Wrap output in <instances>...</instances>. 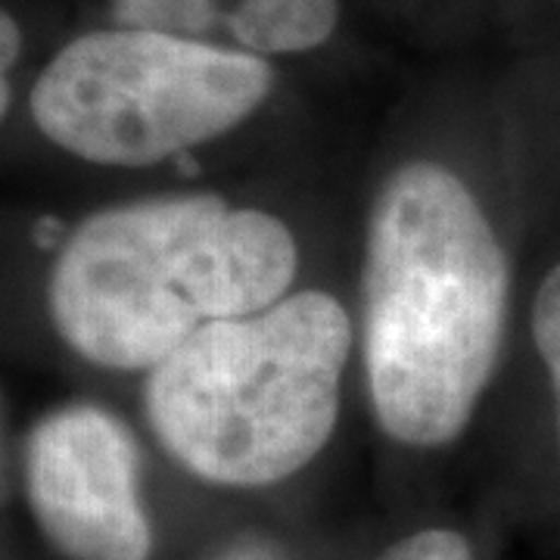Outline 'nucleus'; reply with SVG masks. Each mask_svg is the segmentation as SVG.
I'll return each instance as SVG.
<instances>
[{
	"instance_id": "obj_1",
	"label": "nucleus",
	"mask_w": 560,
	"mask_h": 560,
	"mask_svg": "<svg viewBox=\"0 0 560 560\" xmlns=\"http://www.w3.org/2000/svg\"><path fill=\"white\" fill-rule=\"evenodd\" d=\"M361 302L364 383L383 433L423 452L458 440L499 364L511 265L448 165L405 162L383 180Z\"/></svg>"
},
{
	"instance_id": "obj_2",
	"label": "nucleus",
	"mask_w": 560,
	"mask_h": 560,
	"mask_svg": "<svg viewBox=\"0 0 560 560\" xmlns=\"http://www.w3.org/2000/svg\"><path fill=\"white\" fill-rule=\"evenodd\" d=\"M296 268L278 215L219 194H172L81 221L54 259L47 308L75 355L150 374L209 324L290 296Z\"/></svg>"
},
{
	"instance_id": "obj_3",
	"label": "nucleus",
	"mask_w": 560,
	"mask_h": 560,
	"mask_svg": "<svg viewBox=\"0 0 560 560\" xmlns=\"http://www.w3.org/2000/svg\"><path fill=\"white\" fill-rule=\"evenodd\" d=\"M352 342L346 305L324 290L209 324L147 374L150 430L194 480L231 492L271 489L334 436Z\"/></svg>"
},
{
	"instance_id": "obj_4",
	"label": "nucleus",
	"mask_w": 560,
	"mask_h": 560,
	"mask_svg": "<svg viewBox=\"0 0 560 560\" xmlns=\"http://www.w3.org/2000/svg\"><path fill=\"white\" fill-rule=\"evenodd\" d=\"M265 57L200 38L106 28L69 40L32 88L44 138L69 156L147 168L234 131L271 94Z\"/></svg>"
},
{
	"instance_id": "obj_5",
	"label": "nucleus",
	"mask_w": 560,
	"mask_h": 560,
	"mask_svg": "<svg viewBox=\"0 0 560 560\" xmlns=\"http://www.w3.org/2000/svg\"><path fill=\"white\" fill-rule=\"evenodd\" d=\"M22 486L38 536L62 560L156 555L138 442L97 405H62L32 427Z\"/></svg>"
},
{
	"instance_id": "obj_6",
	"label": "nucleus",
	"mask_w": 560,
	"mask_h": 560,
	"mask_svg": "<svg viewBox=\"0 0 560 560\" xmlns=\"http://www.w3.org/2000/svg\"><path fill=\"white\" fill-rule=\"evenodd\" d=\"M340 22V0H241L231 35L246 54H305L320 47Z\"/></svg>"
},
{
	"instance_id": "obj_7",
	"label": "nucleus",
	"mask_w": 560,
	"mask_h": 560,
	"mask_svg": "<svg viewBox=\"0 0 560 560\" xmlns=\"http://www.w3.org/2000/svg\"><path fill=\"white\" fill-rule=\"evenodd\" d=\"M119 28L200 38L219 20L215 0H113Z\"/></svg>"
},
{
	"instance_id": "obj_8",
	"label": "nucleus",
	"mask_w": 560,
	"mask_h": 560,
	"mask_svg": "<svg viewBox=\"0 0 560 560\" xmlns=\"http://www.w3.org/2000/svg\"><path fill=\"white\" fill-rule=\"evenodd\" d=\"M533 342L548 371L555 393V430L560 452V265H555L536 290L533 300Z\"/></svg>"
},
{
	"instance_id": "obj_9",
	"label": "nucleus",
	"mask_w": 560,
	"mask_h": 560,
	"mask_svg": "<svg viewBox=\"0 0 560 560\" xmlns=\"http://www.w3.org/2000/svg\"><path fill=\"white\" fill-rule=\"evenodd\" d=\"M374 560H480L477 545L458 526L430 523L389 541Z\"/></svg>"
},
{
	"instance_id": "obj_10",
	"label": "nucleus",
	"mask_w": 560,
	"mask_h": 560,
	"mask_svg": "<svg viewBox=\"0 0 560 560\" xmlns=\"http://www.w3.org/2000/svg\"><path fill=\"white\" fill-rule=\"evenodd\" d=\"M206 560H293V551L275 536L246 533V536L224 541Z\"/></svg>"
},
{
	"instance_id": "obj_11",
	"label": "nucleus",
	"mask_w": 560,
	"mask_h": 560,
	"mask_svg": "<svg viewBox=\"0 0 560 560\" xmlns=\"http://www.w3.org/2000/svg\"><path fill=\"white\" fill-rule=\"evenodd\" d=\"M0 32H3V79L10 75V69L16 66L20 60V50H22V35H20V22L13 20L10 13H3V20H0Z\"/></svg>"
}]
</instances>
